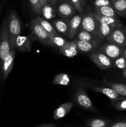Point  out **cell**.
Here are the masks:
<instances>
[{
	"label": "cell",
	"instance_id": "6da1fadb",
	"mask_svg": "<svg viewBox=\"0 0 126 127\" xmlns=\"http://www.w3.org/2000/svg\"><path fill=\"white\" fill-rule=\"evenodd\" d=\"M11 52L8 33V20L4 19L0 29V69L5 58Z\"/></svg>",
	"mask_w": 126,
	"mask_h": 127
},
{
	"label": "cell",
	"instance_id": "7a4b0ae2",
	"mask_svg": "<svg viewBox=\"0 0 126 127\" xmlns=\"http://www.w3.org/2000/svg\"><path fill=\"white\" fill-rule=\"evenodd\" d=\"M21 24L19 18L15 11H11L8 19V33L11 50L15 48L16 38L21 34Z\"/></svg>",
	"mask_w": 126,
	"mask_h": 127
},
{
	"label": "cell",
	"instance_id": "3957f363",
	"mask_svg": "<svg viewBox=\"0 0 126 127\" xmlns=\"http://www.w3.org/2000/svg\"><path fill=\"white\" fill-rule=\"evenodd\" d=\"M99 23L100 22L96 18L93 12L82 13V19L79 30L87 31L103 39L99 29Z\"/></svg>",
	"mask_w": 126,
	"mask_h": 127
},
{
	"label": "cell",
	"instance_id": "277c9868",
	"mask_svg": "<svg viewBox=\"0 0 126 127\" xmlns=\"http://www.w3.org/2000/svg\"><path fill=\"white\" fill-rule=\"evenodd\" d=\"M74 100L80 108L91 112L97 113L98 110L94 106L86 91L83 88H77L74 95Z\"/></svg>",
	"mask_w": 126,
	"mask_h": 127
},
{
	"label": "cell",
	"instance_id": "5b68a950",
	"mask_svg": "<svg viewBox=\"0 0 126 127\" xmlns=\"http://www.w3.org/2000/svg\"><path fill=\"white\" fill-rule=\"evenodd\" d=\"M30 27L32 34L42 44L47 46H54L49 33L40 26L35 18L31 21Z\"/></svg>",
	"mask_w": 126,
	"mask_h": 127
},
{
	"label": "cell",
	"instance_id": "8992f818",
	"mask_svg": "<svg viewBox=\"0 0 126 127\" xmlns=\"http://www.w3.org/2000/svg\"><path fill=\"white\" fill-rule=\"evenodd\" d=\"M125 47L110 43L101 44L97 48L96 50L103 53L111 58L112 60L121 57L123 55Z\"/></svg>",
	"mask_w": 126,
	"mask_h": 127
},
{
	"label": "cell",
	"instance_id": "52a82bcc",
	"mask_svg": "<svg viewBox=\"0 0 126 127\" xmlns=\"http://www.w3.org/2000/svg\"><path fill=\"white\" fill-rule=\"evenodd\" d=\"M107 43L117 45L121 47H126V33L123 27H116L111 34L106 38Z\"/></svg>",
	"mask_w": 126,
	"mask_h": 127
},
{
	"label": "cell",
	"instance_id": "ba28073f",
	"mask_svg": "<svg viewBox=\"0 0 126 127\" xmlns=\"http://www.w3.org/2000/svg\"><path fill=\"white\" fill-rule=\"evenodd\" d=\"M90 58L93 63H95L100 69L105 70L111 68L112 60L103 53L98 51L93 52L90 55Z\"/></svg>",
	"mask_w": 126,
	"mask_h": 127
},
{
	"label": "cell",
	"instance_id": "9c48e42d",
	"mask_svg": "<svg viewBox=\"0 0 126 127\" xmlns=\"http://www.w3.org/2000/svg\"><path fill=\"white\" fill-rule=\"evenodd\" d=\"M16 49L11 50L9 55L3 61L0 69V73L1 75V79L4 81L11 73L14 66Z\"/></svg>",
	"mask_w": 126,
	"mask_h": 127
},
{
	"label": "cell",
	"instance_id": "30bf717a",
	"mask_svg": "<svg viewBox=\"0 0 126 127\" xmlns=\"http://www.w3.org/2000/svg\"><path fill=\"white\" fill-rule=\"evenodd\" d=\"M76 9L70 1L59 2L56 9V12L61 18L70 19L75 15Z\"/></svg>",
	"mask_w": 126,
	"mask_h": 127
},
{
	"label": "cell",
	"instance_id": "8fae6325",
	"mask_svg": "<svg viewBox=\"0 0 126 127\" xmlns=\"http://www.w3.org/2000/svg\"><path fill=\"white\" fill-rule=\"evenodd\" d=\"M69 23L70 19H56L52 21L51 24L56 31L59 35L61 34L65 37H68L69 31Z\"/></svg>",
	"mask_w": 126,
	"mask_h": 127
},
{
	"label": "cell",
	"instance_id": "7c38bea8",
	"mask_svg": "<svg viewBox=\"0 0 126 127\" xmlns=\"http://www.w3.org/2000/svg\"><path fill=\"white\" fill-rule=\"evenodd\" d=\"M91 90L96 93H101L104 94L111 100V101H116V100H121L125 97L121 96V95L116 93L114 89L110 87H101V86H94L91 88Z\"/></svg>",
	"mask_w": 126,
	"mask_h": 127
},
{
	"label": "cell",
	"instance_id": "4fadbf2b",
	"mask_svg": "<svg viewBox=\"0 0 126 127\" xmlns=\"http://www.w3.org/2000/svg\"><path fill=\"white\" fill-rule=\"evenodd\" d=\"M74 38H75V40H77L86 41V42L96 43L98 45L102 44L103 40L98 36L95 35L90 32H87V31H84V30H79Z\"/></svg>",
	"mask_w": 126,
	"mask_h": 127
},
{
	"label": "cell",
	"instance_id": "5bb4252c",
	"mask_svg": "<svg viewBox=\"0 0 126 127\" xmlns=\"http://www.w3.org/2000/svg\"><path fill=\"white\" fill-rule=\"evenodd\" d=\"M82 19V14H75L70 19L68 38L72 39L75 37V36L76 35L80 29Z\"/></svg>",
	"mask_w": 126,
	"mask_h": 127
},
{
	"label": "cell",
	"instance_id": "9a60e30c",
	"mask_svg": "<svg viewBox=\"0 0 126 127\" xmlns=\"http://www.w3.org/2000/svg\"><path fill=\"white\" fill-rule=\"evenodd\" d=\"M15 48L21 52H30L32 49V42L30 38L27 36L19 35L16 38Z\"/></svg>",
	"mask_w": 126,
	"mask_h": 127
},
{
	"label": "cell",
	"instance_id": "2e32d148",
	"mask_svg": "<svg viewBox=\"0 0 126 127\" xmlns=\"http://www.w3.org/2000/svg\"><path fill=\"white\" fill-rule=\"evenodd\" d=\"M93 13L98 21L101 23L106 24L114 28L122 27V23L117 17H110V16H103L96 12H93Z\"/></svg>",
	"mask_w": 126,
	"mask_h": 127
},
{
	"label": "cell",
	"instance_id": "e0dca14e",
	"mask_svg": "<svg viewBox=\"0 0 126 127\" xmlns=\"http://www.w3.org/2000/svg\"><path fill=\"white\" fill-rule=\"evenodd\" d=\"M73 107V102H67L59 105L53 113L54 120H59L66 116Z\"/></svg>",
	"mask_w": 126,
	"mask_h": 127
},
{
	"label": "cell",
	"instance_id": "ac0fdd59",
	"mask_svg": "<svg viewBox=\"0 0 126 127\" xmlns=\"http://www.w3.org/2000/svg\"><path fill=\"white\" fill-rule=\"evenodd\" d=\"M59 52L63 55L69 58H73L78 53V49L75 42L74 41H67V43L59 48Z\"/></svg>",
	"mask_w": 126,
	"mask_h": 127
},
{
	"label": "cell",
	"instance_id": "d6986e66",
	"mask_svg": "<svg viewBox=\"0 0 126 127\" xmlns=\"http://www.w3.org/2000/svg\"><path fill=\"white\" fill-rule=\"evenodd\" d=\"M74 42L77 47L78 50L82 52H85V53L93 52L94 50L97 49L98 47L100 46L96 43L86 42V41L74 40Z\"/></svg>",
	"mask_w": 126,
	"mask_h": 127
},
{
	"label": "cell",
	"instance_id": "ffe728a7",
	"mask_svg": "<svg viewBox=\"0 0 126 127\" xmlns=\"http://www.w3.org/2000/svg\"><path fill=\"white\" fill-rule=\"evenodd\" d=\"M36 20L38 21V23L40 24V26L49 33V35H55L58 36L59 35V34L58 33V32H57L55 30V29L54 28L53 26L52 25L51 23H50L49 22H48V21L47 19H46L44 17H35Z\"/></svg>",
	"mask_w": 126,
	"mask_h": 127
},
{
	"label": "cell",
	"instance_id": "44dd1931",
	"mask_svg": "<svg viewBox=\"0 0 126 127\" xmlns=\"http://www.w3.org/2000/svg\"><path fill=\"white\" fill-rule=\"evenodd\" d=\"M103 83L105 85L107 86L108 87H110L112 89L115 91L116 93H118L119 95L124 97L126 98V85L121 83H116L109 82L106 80V79H103Z\"/></svg>",
	"mask_w": 126,
	"mask_h": 127
},
{
	"label": "cell",
	"instance_id": "7402d4cb",
	"mask_svg": "<svg viewBox=\"0 0 126 127\" xmlns=\"http://www.w3.org/2000/svg\"><path fill=\"white\" fill-rule=\"evenodd\" d=\"M111 2L117 15L126 17V0H117Z\"/></svg>",
	"mask_w": 126,
	"mask_h": 127
},
{
	"label": "cell",
	"instance_id": "603a6c76",
	"mask_svg": "<svg viewBox=\"0 0 126 127\" xmlns=\"http://www.w3.org/2000/svg\"><path fill=\"white\" fill-rule=\"evenodd\" d=\"M103 16L110 17H117V14L112 6H104L101 7H95V12Z\"/></svg>",
	"mask_w": 126,
	"mask_h": 127
},
{
	"label": "cell",
	"instance_id": "cb8c5ba5",
	"mask_svg": "<svg viewBox=\"0 0 126 127\" xmlns=\"http://www.w3.org/2000/svg\"><path fill=\"white\" fill-rule=\"evenodd\" d=\"M86 124L88 127H108L111 122L106 119H93L87 120Z\"/></svg>",
	"mask_w": 126,
	"mask_h": 127
},
{
	"label": "cell",
	"instance_id": "d4e9b609",
	"mask_svg": "<svg viewBox=\"0 0 126 127\" xmlns=\"http://www.w3.org/2000/svg\"><path fill=\"white\" fill-rule=\"evenodd\" d=\"M56 11L50 4H46L42 7V14L46 19L49 20L54 19L56 16Z\"/></svg>",
	"mask_w": 126,
	"mask_h": 127
},
{
	"label": "cell",
	"instance_id": "484cf974",
	"mask_svg": "<svg viewBox=\"0 0 126 127\" xmlns=\"http://www.w3.org/2000/svg\"><path fill=\"white\" fill-rule=\"evenodd\" d=\"M70 77L68 74L62 73L58 74L54 78L53 84L54 85L67 86L70 83Z\"/></svg>",
	"mask_w": 126,
	"mask_h": 127
},
{
	"label": "cell",
	"instance_id": "4316f807",
	"mask_svg": "<svg viewBox=\"0 0 126 127\" xmlns=\"http://www.w3.org/2000/svg\"><path fill=\"white\" fill-rule=\"evenodd\" d=\"M114 27L109 26V25L106 24L99 23V29H100V34L101 35V38L103 39H106L112 32L114 30Z\"/></svg>",
	"mask_w": 126,
	"mask_h": 127
},
{
	"label": "cell",
	"instance_id": "83f0119b",
	"mask_svg": "<svg viewBox=\"0 0 126 127\" xmlns=\"http://www.w3.org/2000/svg\"><path fill=\"white\" fill-rule=\"evenodd\" d=\"M49 37H50L51 42H53V45L58 47L59 48L63 47V46H64L67 43V41L65 38H63V37H60V35L55 36L49 35Z\"/></svg>",
	"mask_w": 126,
	"mask_h": 127
},
{
	"label": "cell",
	"instance_id": "f1b7e54d",
	"mask_svg": "<svg viewBox=\"0 0 126 127\" xmlns=\"http://www.w3.org/2000/svg\"><path fill=\"white\" fill-rule=\"evenodd\" d=\"M112 66L119 69L123 70L126 67V59L123 55L112 60Z\"/></svg>",
	"mask_w": 126,
	"mask_h": 127
},
{
	"label": "cell",
	"instance_id": "f546056e",
	"mask_svg": "<svg viewBox=\"0 0 126 127\" xmlns=\"http://www.w3.org/2000/svg\"><path fill=\"white\" fill-rule=\"evenodd\" d=\"M111 104L116 109L118 110H126V98L116 101H111Z\"/></svg>",
	"mask_w": 126,
	"mask_h": 127
},
{
	"label": "cell",
	"instance_id": "4dcf8cb0",
	"mask_svg": "<svg viewBox=\"0 0 126 127\" xmlns=\"http://www.w3.org/2000/svg\"><path fill=\"white\" fill-rule=\"evenodd\" d=\"M30 2L32 9L37 14H42V7L39 0H30Z\"/></svg>",
	"mask_w": 126,
	"mask_h": 127
},
{
	"label": "cell",
	"instance_id": "1f68e13d",
	"mask_svg": "<svg viewBox=\"0 0 126 127\" xmlns=\"http://www.w3.org/2000/svg\"><path fill=\"white\" fill-rule=\"evenodd\" d=\"M70 1L76 11H77L80 14L83 13V7L80 0H70Z\"/></svg>",
	"mask_w": 126,
	"mask_h": 127
},
{
	"label": "cell",
	"instance_id": "d6a6232c",
	"mask_svg": "<svg viewBox=\"0 0 126 127\" xmlns=\"http://www.w3.org/2000/svg\"><path fill=\"white\" fill-rule=\"evenodd\" d=\"M95 7H101L104 6H112L110 0H95L93 3Z\"/></svg>",
	"mask_w": 126,
	"mask_h": 127
},
{
	"label": "cell",
	"instance_id": "836d02e7",
	"mask_svg": "<svg viewBox=\"0 0 126 127\" xmlns=\"http://www.w3.org/2000/svg\"><path fill=\"white\" fill-rule=\"evenodd\" d=\"M108 127H126V120L118 122L115 124H111Z\"/></svg>",
	"mask_w": 126,
	"mask_h": 127
},
{
	"label": "cell",
	"instance_id": "e575fe53",
	"mask_svg": "<svg viewBox=\"0 0 126 127\" xmlns=\"http://www.w3.org/2000/svg\"><path fill=\"white\" fill-rule=\"evenodd\" d=\"M56 124H43V125H38V126H37L35 127H56Z\"/></svg>",
	"mask_w": 126,
	"mask_h": 127
},
{
	"label": "cell",
	"instance_id": "d590c367",
	"mask_svg": "<svg viewBox=\"0 0 126 127\" xmlns=\"http://www.w3.org/2000/svg\"><path fill=\"white\" fill-rule=\"evenodd\" d=\"M39 1H40V3L41 7H43L44 5H46V4L48 3V2L47 0H39Z\"/></svg>",
	"mask_w": 126,
	"mask_h": 127
},
{
	"label": "cell",
	"instance_id": "8d00e7d4",
	"mask_svg": "<svg viewBox=\"0 0 126 127\" xmlns=\"http://www.w3.org/2000/svg\"><path fill=\"white\" fill-rule=\"evenodd\" d=\"M49 3L52 6H55L56 4V0H49Z\"/></svg>",
	"mask_w": 126,
	"mask_h": 127
},
{
	"label": "cell",
	"instance_id": "74e56055",
	"mask_svg": "<svg viewBox=\"0 0 126 127\" xmlns=\"http://www.w3.org/2000/svg\"><path fill=\"white\" fill-rule=\"evenodd\" d=\"M122 76H123L124 78L126 79V67L125 69H123V71H122Z\"/></svg>",
	"mask_w": 126,
	"mask_h": 127
},
{
	"label": "cell",
	"instance_id": "f35d334b",
	"mask_svg": "<svg viewBox=\"0 0 126 127\" xmlns=\"http://www.w3.org/2000/svg\"><path fill=\"white\" fill-rule=\"evenodd\" d=\"M82 2V7H84L85 5V3H86V0H80Z\"/></svg>",
	"mask_w": 126,
	"mask_h": 127
},
{
	"label": "cell",
	"instance_id": "ab89813d",
	"mask_svg": "<svg viewBox=\"0 0 126 127\" xmlns=\"http://www.w3.org/2000/svg\"><path fill=\"white\" fill-rule=\"evenodd\" d=\"M122 55L124 57V58L126 59V47H125V49H124V53H123V55Z\"/></svg>",
	"mask_w": 126,
	"mask_h": 127
},
{
	"label": "cell",
	"instance_id": "60d3db41",
	"mask_svg": "<svg viewBox=\"0 0 126 127\" xmlns=\"http://www.w3.org/2000/svg\"><path fill=\"white\" fill-rule=\"evenodd\" d=\"M63 1H70V0H56V2H59V3Z\"/></svg>",
	"mask_w": 126,
	"mask_h": 127
},
{
	"label": "cell",
	"instance_id": "b9f144b4",
	"mask_svg": "<svg viewBox=\"0 0 126 127\" xmlns=\"http://www.w3.org/2000/svg\"><path fill=\"white\" fill-rule=\"evenodd\" d=\"M6 0H1V6H2V5L5 3V2H6Z\"/></svg>",
	"mask_w": 126,
	"mask_h": 127
},
{
	"label": "cell",
	"instance_id": "7bdbcfd3",
	"mask_svg": "<svg viewBox=\"0 0 126 127\" xmlns=\"http://www.w3.org/2000/svg\"><path fill=\"white\" fill-rule=\"evenodd\" d=\"M124 30H125V32H126V29H124Z\"/></svg>",
	"mask_w": 126,
	"mask_h": 127
},
{
	"label": "cell",
	"instance_id": "ee69618b",
	"mask_svg": "<svg viewBox=\"0 0 126 127\" xmlns=\"http://www.w3.org/2000/svg\"><path fill=\"white\" fill-rule=\"evenodd\" d=\"M111 2H112V1H114V0H111Z\"/></svg>",
	"mask_w": 126,
	"mask_h": 127
},
{
	"label": "cell",
	"instance_id": "f6af8a7d",
	"mask_svg": "<svg viewBox=\"0 0 126 127\" xmlns=\"http://www.w3.org/2000/svg\"><path fill=\"white\" fill-rule=\"evenodd\" d=\"M117 1V0H114V1ZM112 2H113V1H112Z\"/></svg>",
	"mask_w": 126,
	"mask_h": 127
},
{
	"label": "cell",
	"instance_id": "bcb514c9",
	"mask_svg": "<svg viewBox=\"0 0 126 127\" xmlns=\"http://www.w3.org/2000/svg\"><path fill=\"white\" fill-rule=\"evenodd\" d=\"M47 1H48V2H49V0H47Z\"/></svg>",
	"mask_w": 126,
	"mask_h": 127
}]
</instances>
